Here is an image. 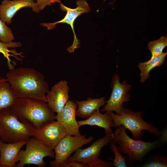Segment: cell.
I'll return each instance as SVG.
<instances>
[{"mask_svg":"<svg viewBox=\"0 0 167 167\" xmlns=\"http://www.w3.org/2000/svg\"><path fill=\"white\" fill-rule=\"evenodd\" d=\"M5 78L16 98H28L47 102L46 95L49 90L44 75L34 68L19 67L9 70Z\"/></svg>","mask_w":167,"mask_h":167,"instance_id":"cell-1","label":"cell"},{"mask_svg":"<svg viewBox=\"0 0 167 167\" xmlns=\"http://www.w3.org/2000/svg\"><path fill=\"white\" fill-rule=\"evenodd\" d=\"M10 108L17 118L35 129L55 119L47 102L28 98H16Z\"/></svg>","mask_w":167,"mask_h":167,"instance_id":"cell-2","label":"cell"},{"mask_svg":"<svg viewBox=\"0 0 167 167\" xmlns=\"http://www.w3.org/2000/svg\"><path fill=\"white\" fill-rule=\"evenodd\" d=\"M113 132V140L118 146L119 152L126 154L131 162H141L149 152L156 148L164 140L161 137L153 142L133 139L127 134L126 129L119 126Z\"/></svg>","mask_w":167,"mask_h":167,"instance_id":"cell-3","label":"cell"},{"mask_svg":"<svg viewBox=\"0 0 167 167\" xmlns=\"http://www.w3.org/2000/svg\"><path fill=\"white\" fill-rule=\"evenodd\" d=\"M35 129L19 121L10 107L0 111V139L7 143L27 140L33 136Z\"/></svg>","mask_w":167,"mask_h":167,"instance_id":"cell-4","label":"cell"},{"mask_svg":"<svg viewBox=\"0 0 167 167\" xmlns=\"http://www.w3.org/2000/svg\"><path fill=\"white\" fill-rule=\"evenodd\" d=\"M107 112L113 119L114 127L123 126L131 131L134 139H142V131L143 130L158 136L162 134L158 128L144 121L142 118V113L140 112L133 111L131 109L123 108L120 115L114 114L112 111Z\"/></svg>","mask_w":167,"mask_h":167,"instance_id":"cell-5","label":"cell"},{"mask_svg":"<svg viewBox=\"0 0 167 167\" xmlns=\"http://www.w3.org/2000/svg\"><path fill=\"white\" fill-rule=\"evenodd\" d=\"M26 148L20 150L19 153V163L16 167H24L27 164H33L39 167H44L46 163L44 158L49 156L55 157L53 149L33 136L27 140Z\"/></svg>","mask_w":167,"mask_h":167,"instance_id":"cell-6","label":"cell"},{"mask_svg":"<svg viewBox=\"0 0 167 167\" xmlns=\"http://www.w3.org/2000/svg\"><path fill=\"white\" fill-rule=\"evenodd\" d=\"M85 135L74 136L68 134L64 136L55 147L54 160L49 162L52 167H61L72 154L79 148L88 144L94 139L93 137L87 138Z\"/></svg>","mask_w":167,"mask_h":167,"instance_id":"cell-7","label":"cell"},{"mask_svg":"<svg viewBox=\"0 0 167 167\" xmlns=\"http://www.w3.org/2000/svg\"><path fill=\"white\" fill-rule=\"evenodd\" d=\"M77 7L71 8L66 6L61 3H60V9L63 11L66 12L64 17L61 20L53 23H41L40 25L45 27L48 30L54 28L58 24H66L69 25L72 30L74 36V40L72 45L67 49L70 53L74 52L79 46V40L77 38L74 28L73 24L75 20L82 14L88 13L91 10L88 4L85 0H77L76 2Z\"/></svg>","mask_w":167,"mask_h":167,"instance_id":"cell-8","label":"cell"},{"mask_svg":"<svg viewBox=\"0 0 167 167\" xmlns=\"http://www.w3.org/2000/svg\"><path fill=\"white\" fill-rule=\"evenodd\" d=\"M120 81L119 76L116 73L112 79L111 95L102 109V112L114 111L116 114L120 115L123 108V103L130 101L131 96L128 92L131 89V86L126 80L122 83Z\"/></svg>","mask_w":167,"mask_h":167,"instance_id":"cell-9","label":"cell"},{"mask_svg":"<svg viewBox=\"0 0 167 167\" xmlns=\"http://www.w3.org/2000/svg\"><path fill=\"white\" fill-rule=\"evenodd\" d=\"M113 132L112 130L106 132L104 137L96 140L87 148H79L64 163L75 162L85 164L97 159L102 148L113 140Z\"/></svg>","mask_w":167,"mask_h":167,"instance_id":"cell-10","label":"cell"},{"mask_svg":"<svg viewBox=\"0 0 167 167\" xmlns=\"http://www.w3.org/2000/svg\"><path fill=\"white\" fill-rule=\"evenodd\" d=\"M67 134L61 125L54 120L35 129L33 136L54 150L58 143Z\"/></svg>","mask_w":167,"mask_h":167,"instance_id":"cell-11","label":"cell"},{"mask_svg":"<svg viewBox=\"0 0 167 167\" xmlns=\"http://www.w3.org/2000/svg\"><path fill=\"white\" fill-rule=\"evenodd\" d=\"M70 88L65 80H61L54 85L46 95L47 103L54 113L63 109L69 100Z\"/></svg>","mask_w":167,"mask_h":167,"instance_id":"cell-12","label":"cell"},{"mask_svg":"<svg viewBox=\"0 0 167 167\" xmlns=\"http://www.w3.org/2000/svg\"><path fill=\"white\" fill-rule=\"evenodd\" d=\"M77 107L75 102L69 100L62 111L55 115V119L61 125L68 134L78 136L81 135L76 119Z\"/></svg>","mask_w":167,"mask_h":167,"instance_id":"cell-13","label":"cell"},{"mask_svg":"<svg viewBox=\"0 0 167 167\" xmlns=\"http://www.w3.org/2000/svg\"><path fill=\"white\" fill-rule=\"evenodd\" d=\"M24 7L31 8L35 13L40 12L34 0H3L0 4V18L9 24L17 12Z\"/></svg>","mask_w":167,"mask_h":167,"instance_id":"cell-14","label":"cell"},{"mask_svg":"<svg viewBox=\"0 0 167 167\" xmlns=\"http://www.w3.org/2000/svg\"><path fill=\"white\" fill-rule=\"evenodd\" d=\"M26 140L7 143L0 139V164L1 167H15L19 161V153Z\"/></svg>","mask_w":167,"mask_h":167,"instance_id":"cell-15","label":"cell"},{"mask_svg":"<svg viewBox=\"0 0 167 167\" xmlns=\"http://www.w3.org/2000/svg\"><path fill=\"white\" fill-rule=\"evenodd\" d=\"M105 97L94 98L89 97L87 100L75 101L77 105L76 117L82 118H87L100 107L104 105L106 103Z\"/></svg>","mask_w":167,"mask_h":167,"instance_id":"cell-16","label":"cell"},{"mask_svg":"<svg viewBox=\"0 0 167 167\" xmlns=\"http://www.w3.org/2000/svg\"><path fill=\"white\" fill-rule=\"evenodd\" d=\"M77 122L79 127L84 125L96 126L103 128L105 132L112 130L111 127H114L113 119L108 113L102 114L99 110H96L86 119Z\"/></svg>","mask_w":167,"mask_h":167,"instance_id":"cell-17","label":"cell"},{"mask_svg":"<svg viewBox=\"0 0 167 167\" xmlns=\"http://www.w3.org/2000/svg\"><path fill=\"white\" fill-rule=\"evenodd\" d=\"M167 55V52H163L160 55L151 58L148 61L139 63L138 67L140 71V81L141 83H144L149 78V73L152 69L163 64Z\"/></svg>","mask_w":167,"mask_h":167,"instance_id":"cell-18","label":"cell"},{"mask_svg":"<svg viewBox=\"0 0 167 167\" xmlns=\"http://www.w3.org/2000/svg\"><path fill=\"white\" fill-rule=\"evenodd\" d=\"M16 98L9 83L0 76V111L11 107Z\"/></svg>","mask_w":167,"mask_h":167,"instance_id":"cell-19","label":"cell"},{"mask_svg":"<svg viewBox=\"0 0 167 167\" xmlns=\"http://www.w3.org/2000/svg\"><path fill=\"white\" fill-rule=\"evenodd\" d=\"M22 44L19 42H12L9 43H5L0 40V53L6 59L7 66L9 70L15 68V63L10 58V56H12L16 59L22 61V59L19 56L23 58L21 53L17 52L15 50H10L9 48L21 47Z\"/></svg>","mask_w":167,"mask_h":167,"instance_id":"cell-20","label":"cell"},{"mask_svg":"<svg viewBox=\"0 0 167 167\" xmlns=\"http://www.w3.org/2000/svg\"><path fill=\"white\" fill-rule=\"evenodd\" d=\"M167 46V36H163L159 39L149 42L148 48L151 53L152 58L160 55Z\"/></svg>","mask_w":167,"mask_h":167,"instance_id":"cell-21","label":"cell"},{"mask_svg":"<svg viewBox=\"0 0 167 167\" xmlns=\"http://www.w3.org/2000/svg\"><path fill=\"white\" fill-rule=\"evenodd\" d=\"M110 143V149L111 151L113 152L115 157L114 159L109 157V159L113 162V165L114 167H126L125 161L128 158V156L126 155L123 156L119 153L116 146V143L113 140Z\"/></svg>","mask_w":167,"mask_h":167,"instance_id":"cell-22","label":"cell"},{"mask_svg":"<svg viewBox=\"0 0 167 167\" xmlns=\"http://www.w3.org/2000/svg\"><path fill=\"white\" fill-rule=\"evenodd\" d=\"M14 40V36L10 28L0 18V40L5 43H9Z\"/></svg>","mask_w":167,"mask_h":167,"instance_id":"cell-23","label":"cell"},{"mask_svg":"<svg viewBox=\"0 0 167 167\" xmlns=\"http://www.w3.org/2000/svg\"><path fill=\"white\" fill-rule=\"evenodd\" d=\"M143 167H165L167 166V158L165 156H155L143 164Z\"/></svg>","mask_w":167,"mask_h":167,"instance_id":"cell-24","label":"cell"},{"mask_svg":"<svg viewBox=\"0 0 167 167\" xmlns=\"http://www.w3.org/2000/svg\"><path fill=\"white\" fill-rule=\"evenodd\" d=\"M87 167H111L113 166V162H107L99 158L84 164Z\"/></svg>","mask_w":167,"mask_h":167,"instance_id":"cell-25","label":"cell"},{"mask_svg":"<svg viewBox=\"0 0 167 167\" xmlns=\"http://www.w3.org/2000/svg\"><path fill=\"white\" fill-rule=\"evenodd\" d=\"M39 12L43 10L47 6H50L52 3H61L60 0H36V2Z\"/></svg>","mask_w":167,"mask_h":167,"instance_id":"cell-26","label":"cell"},{"mask_svg":"<svg viewBox=\"0 0 167 167\" xmlns=\"http://www.w3.org/2000/svg\"><path fill=\"white\" fill-rule=\"evenodd\" d=\"M61 167H87L83 163L75 162L64 163Z\"/></svg>","mask_w":167,"mask_h":167,"instance_id":"cell-27","label":"cell"},{"mask_svg":"<svg viewBox=\"0 0 167 167\" xmlns=\"http://www.w3.org/2000/svg\"><path fill=\"white\" fill-rule=\"evenodd\" d=\"M0 167H1V165L0 164Z\"/></svg>","mask_w":167,"mask_h":167,"instance_id":"cell-28","label":"cell"},{"mask_svg":"<svg viewBox=\"0 0 167 167\" xmlns=\"http://www.w3.org/2000/svg\"><path fill=\"white\" fill-rule=\"evenodd\" d=\"M114 1H115V0H114Z\"/></svg>","mask_w":167,"mask_h":167,"instance_id":"cell-29","label":"cell"}]
</instances>
